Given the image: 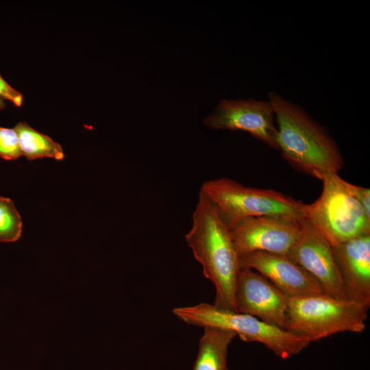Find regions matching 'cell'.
<instances>
[{"label":"cell","instance_id":"5bb4252c","mask_svg":"<svg viewBox=\"0 0 370 370\" xmlns=\"http://www.w3.org/2000/svg\"><path fill=\"white\" fill-rule=\"evenodd\" d=\"M23 156L32 160L42 158L63 160L64 154L62 146L49 136L40 133L27 123L19 122L14 127Z\"/></svg>","mask_w":370,"mask_h":370},{"label":"cell","instance_id":"d6986e66","mask_svg":"<svg viewBox=\"0 0 370 370\" xmlns=\"http://www.w3.org/2000/svg\"><path fill=\"white\" fill-rule=\"evenodd\" d=\"M5 107V103L3 101V99L0 98V110L3 109Z\"/></svg>","mask_w":370,"mask_h":370},{"label":"cell","instance_id":"ac0fdd59","mask_svg":"<svg viewBox=\"0 0 370 370\" xmlns=\"http://www.w3.org/2000/svg\"><path fill=\"white\" fill-rule=\"evenodd\" d=\"M0 98L12 101L17 107L23 102V95L8 84L0 75Z\"/></svg>","mask_w":370,"mask_h":370},{"label":"cell","instance_id":"30bf717a","mask_svg":"<svg viewBox=\"0 0 370 370\" xmlns=\"http://www.w3.org/2000/svg\"><path fill=\"white\" fill-rule=\"evenodd\" d=\"M289 297L263 275L241 269L235 291L236 312L284 330Z\"/></svg>","mask_w":370,"mask_h":370},{"label":"cell","instance_id":"277c9868","mask_svg":"<svg viewBox=\"0 0 370 370\" xmlns=\"http://www.w3.org/2000/svg\"><path fill=\"white\" fill-rule=\"evenodd\" d=\"M369 308L326 293L291 297L284 330L317 342L344 332H362Z\"/></svg>","mask_w":370,"mask_h":370},{"label":"cell","instance_id":"ba28073f","mask_svg":"<svg viewBox=\"0 0 370 370\" xmlns=\"http://www.w3.org/2000/svg\"><path fill=\"white\" fill-rule=\"evenodd\" d=\"M275 115L269 101L223 99L204 123L213 130H240L249 133L270 147L279 150Z\"/></svg>","mask_w":370,"mask_h":370},{"label":"cell","instance_id":"9c48e42d","mask_svg":"<svg viewBox=\"0 0 370 370\" xmlns=\"http://www.w3.org/2000/svg\"><path fill=\"white\" fill-rule=\"evenodd\" d=\"M288 257L308 271L325 293L337 299H348L334 261L332 247L306 218L301 222L299 235Z\"/></svg>","mask_w":370,"mask_h":370},{"label":"cell","instance_id":"7a4b0ae2","mask_svg":"<svg viewBox=\"0 0 370 370\" xmlns=\"http://www.w3.org/2000/svg\"><path fill=\"white\" fill-rule=\"evenodd\" d=\"M269 101L283 158L297 169L320 180L329 174L338 173L343 159L328 132L301 108L280 95L269 92Z\"/></svg>","mask_w":370,"mask_h":370},{"label":"cell","instance_id":"6da1fadb","mask_svg":"<svg viewBox=\"0 0 370 370\" xmlns=\"http://www.w3.org/2000/svg\"><path fill=\"white\" fill-rule=\"evenodd\" d=\"M185 238L204 274L215 287L214 305L236 312L235 291L241 270V256L230 227L212 204L199 193L193 225Z\"/></svg>","mask_w":370,"mask_h":370},{"label":"cell","instance_id":"7c38bea8","mask_svg":"<svg viewBox=\"0 0 370 370\" xmlns=\"http://www.w3.org/2000/svg\"><path fill=\"white\" fill-rule=\"evenodd\" d=\"M332 247L347 298L369 308L370 234Z\"/></svg>","mask_w":370,"mask_h":370},{"label":"cell","instance_id":"52a82bcc","mask_svg":"<svg viewBox=\"0 0 370 370\" xmlns=\"http://www.w3.org/2000/svg\"><path fill=\"white\" fill-rule=\"evenodd\" d=\"M304 219L254 217L236 223L230 230L240 256L255 251L288 256L298 238Z\"/></svg>","mask_w":370,"mask_h":370},{"label":"cell","instance_id":"8992f818","mask_svg":"<svg viewBox=\"0 0 370 370\" xmlns=\"http://www.w3.org/2000/svg\"><path fill=\"white\" fill-rule=\"evenodd\" d=\"M321 181V194L309 204L306 219L331 246L370 234V219L349 191L347 182L338 173L329 174Z\"/></svg>","mask_w":370,"mask_h":370},{"label":"cell","instance_id":"8fae6325","mask_svg":"<svg viewBox=\"0 0 370 370\" xmlns=\"http://www.w3.org/2000/svg\"><path fill=\"white\" fill-rule=\"evenodd\" d=\"M241 265L254 269L289 298L325 293L319 282L288 256L255 251L241 256Z\"/></svg>","mask_w":370,"mask_h":370},{"label":"cell","instance_id":"e0dca14e","mask_svg":"<svg viewBox=\"0 0 370 370\" xmlns=\"http://www.w3.org/2000/svg\"><path fill=\"white\" fill-rule=\"evenodd\" d=\"M347 188L364 210L367 217L370 219V189L356 186L347 182Z\"/></svg>","mask_w":370,"mask_h":370},{"label":"cell","instance_id":"5b68a950","mask_svg":"<svg viewBox=\"0 0 370 370\" xmlns=\"http://www.w3.org/2000/svg\"><path fill=\"white\" fill-rule=\"evenodd\" d=\"M173 314L184 323L199 327L213 326L234 331L247 342L263 344L278 357L286 359L301 352L310 343L304 337L268 324L251 315L201 303L178 307Z\"/></svg>","mask_w":370,"mask_h":370},{"label":"cell","instance_id":"9a60e30c","mask_svg":"<svg viewBox=\"0 0 370 370\" xmlns=\"http://www.w3.org/2000/svg\"><path fill=\"white\" fill-rule=\"evenodd\" d=\"M22 233V220L13 201L0 196V243L15 242Z\"/></svg>","mask_w":370,"mask_h":370},{"label":"cell","instance_id":"4fadbf2b","mask_svg":"<svg viewBox=\"0 0 370 370\" xmlns=\"http://www.w3.org/2000/svg\"><path fill=\"white\" fill-rule=\"evenodd\" d=\"M236 336V333L231 330L204 327L193 370H229L227 363L228 347Z\"/></svg>","mask_w":370,"mask_h":370},{"label":"cell","instance_id":"2e32d148","mask_svg":"<svg viewBox=\"0 0 370 370\" xmlns=\"http://www.w3.org/2000/svg\"><path fill=\"white\" fill-rule=\"evenodd\" d=\"M15 130L0 126V157L5 160H16L22 156Z\"/></svg>","mask_w":370,"mask_h":370},{"label":"cell","instance_id":"3957f363","mask_svg":"<svg viewBox=\"0 0 370 370\" xmlns=\"http://www.w3.org/2000/svg\"><path fill=\"white\" fill-rule=\"evenodd\" d=\"M199 193L212 204L230 228L254 217L304 219L307 217L309 206L279 191L245 186L226 177L204 182Z\"/></svg>","mask_w":370,"mask_h":370}]
</instances>
